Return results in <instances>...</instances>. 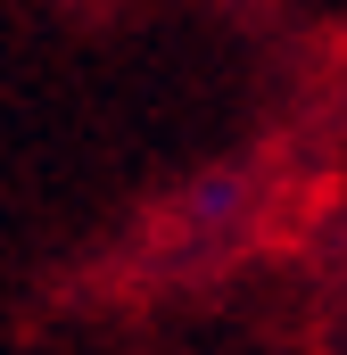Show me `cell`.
I'll return each mask as SVG.
<instances>
[{"instance_id": "6da1fadb", "label": "cell", "mask_w": 347, "mask_h": 355, "mask_svg": "<svg viewBox=\"0 0 347 355\" xmlns=\"http://www.w3.org/2000/svg\"><path fill=\"white\" fill-rule=\"evenodd\" d=\"M257 207H264L257 174H232V166H223V174L182 182L158 232H166L174 257H223V248H240V240L257 232Z\"/></svg>"}]
</instances>
